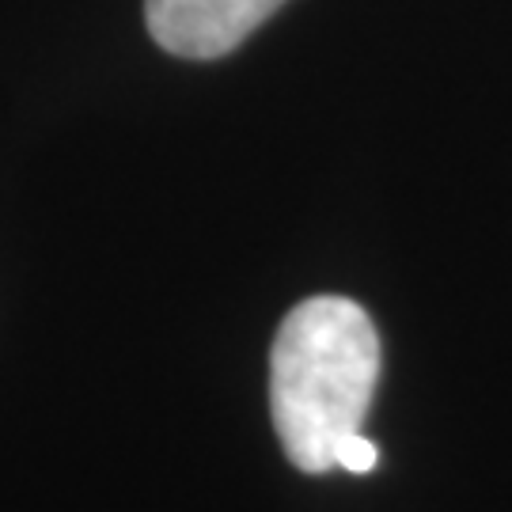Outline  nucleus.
<instances>
[{
	"label": "nucleus",
	"mask_w": 512,
	"mask_h": 512,
	"mask_svg": "<svg viewBox=\"0 0 512 512\" xmlns=\"http://www.w3.org/2000/svg\"><path fill=\"white\" fill-rule=\"evenodd\" d=\"M376 459H380V448H376L365 433H349V437L338 444V452H334V467H342L349 475H368V471L376 467Z\"/></svg>",
	"instance_id": "3"
},
{
	"label": "nucleus",
	"mask_w": 512,
	"mask_h": 512,
	"mask_svg": "<svg viewBox=\"0 0 512 512\" xmlns=\"http://www.w3.org/2000/svg\"><path fill=\"white\" fill-rule=\"evenodd\" d=\"M380 380V334L346 296L300 300L277 327L270 410L285 456L323 475L349 433H361Z\"/></svg>",
	"instance_id": "1"
},
{
	"label": "nucleus",
	"mask_w": 512,
	"mask_h": 512,
	"mask_svg": "<svg viewBox=\"0 0 512 512\" xmlns=\"http://www.w3.org/2000/svg\"><path fill=\"white\" fill-rule=\"evenodd\" d=\"M285 0H145V23L156 46L186 61L232 54Z\"/></svg>",
	"instance_id": "2"
}]
</instances>
